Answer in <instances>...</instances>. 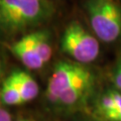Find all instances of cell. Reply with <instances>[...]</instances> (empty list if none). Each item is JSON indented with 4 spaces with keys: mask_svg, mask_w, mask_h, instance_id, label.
I'll return each mask as SVG.
<instances>
[{
    "mask_svg": "<svg viewBox=\"0 0 121 121\" xmlns=\"http://www.w3.org/2000/svg\"><path fill=\"white\" fill-rule=\"evenodd\" d=\"M52 13L50 0H0V32L23 31L45 21Z\"/></svg>",
    "mask_w": 121,
    "mask_h": 121,
    "instance_id": "cell-1",
    "label": "cell"
},
{
    "mask_svg": "<svg viewBox=\"0 0 121 121\" xmlns=\"http://www.w3.org/2000/svg\"><path fill=\"white\" fill-rule=\"evenodd\" d=\"M90 25L95 36L112 43L121 35V8L115 0H88L86 3Z\"/></svg>",
    "mask_w": 121,
    "mask_h": 121,
    "instance_id": "cell-2",
    "label": "cell"
},
{
    "mask_svg": "<svg viewBox=\"0 0 121 121\" xmlns=\"http://www.w3.org/2000/svg\"><path fill=\"white\" fill-rule=\"evenodd\" d=\"M60 48L79 64L94 62L100 52L98 39L86 30L79 21L71 22L64 30L60 39Z\"/></svg>",
    "mask_w": 121,
    "mask_h": 121,
    "instance_id": "cell-3",
    "label": "cell"
},
{
    "mask_svg": "<svg viewBox=\"0 0 121 121\" xmlns=\"http://www.w3.org/2000/svg\"><path fill=\"white\" fill-rule=\"evenodd\" d=\"M93 76L81 64L60 62L55 67L48 83L47 97L52 103H58L59 97L76 84L92 79Z\"/></svg>",
    "mask_w": 121,
    "mask_h": 121,
    "instance_id": "cell-4",
    "label": "cell"
},
{
    "mask_svg": "<svg viewBox=\"0 0 121 121\" xmlns=\"http://www.w3.org/2000/svg\"><path fill=\"white\" fill-rule=\"evenodd\" d=\"M10 51L27 69L39 70L44 65L43 60L36 54L32 44L30 43L27 35L11 44Z\"/></svg>",
    "mask_w": 121,
    "mask_h": 121,
    "instance_id": "cell-5",
    "label": "cell"
},
{
    "mask_svg": "<svg viewBox=\"0 0 121 121\" xmlns=\"http://www.w3.org/2000/svg\"><path fill=\"white\" fill-rule=\"evenodd\" d=\"M11 77L13 78L15 84L17 86L18 91H19L21 98L23 100V103L33 100L39 95V84L26 72H22V71L13 72L11 74Z\"/></svg>",
    "mask_w": 121,
    "mask_h": 121,
    "instance_id": "cell-6",
    "label": "cell"
},
{
    "mask_svg": "<svg viewBox=\"0 0 121 121\" xmlns=\"http://www.w3.org/2000/svg\"><path fill=\"white\" fill-rule=\"evenodd\" d=\"M92 85H93V78L78 83V84H76L69 90H67L66 92H64L59 97L58 103L65 106L76 105L86 96L87 93H89Z\"/></svg>",
    "mask_w": 121,
    "mask_h": 121,
    "instance_id": "cell-7",
    "label": "cell"
},
{
    "mask_svg": "<svg viewBox=\"0 0 121 121\" xmlns=\"http://www.w3.org/2000/svg\"><path fill=\"white\" fill-rule=\"evenodd\" d=\"M30 43L32 44L36 54L40 56L44 64L50 62L52 56V45L48 39V35L45 31H35L28 33Z\"/></svg>",
    "mask_w": 121,
    "mask_h": 121,
    "instance_id": "cell-8",
    "label": "cell"
},
{
    "mask_svg": "<svg viewBox=\"0 0 121 121\" xmlns=\"http://www.w3.org/2000/svg\"><path fill=\"white\" fill-rule=\"evenodd\" d=\"M0 98H1V102L3 104L8 106L20 105L23 103L21 95L11 75L8 76L3 82L1 91H0Z\"/></svg>",
    "mask_w": 121,
    "mask_h": 121,
    "instance_id": "cell-9",
    "label": "cell"
},
{
    "mask_svg": "<svg viewBox=\"0 0 121 121\" xmlns=\"http://www.w3.org/2000/svg\"><path fill=\"white\" fill-rule=\"evenodd\" d=\"M121 107V92L109 91L103 94L98 101V110L102 115Z\"/></svg>",
    "mask_w": 121,
    "mask_h": 121,
    "instance_id": "cell-10",
    "label": "cell"
},
{
    "mask_svg": "<svg viewBox=\"0 0 121 121\" xmlns=\"http://www.w3.org/2000/svg\"><path fill=\"white\" fill-rule=\"evenodd\" d=\"M103 117L109 121H121V107L106 113Z\"/></svg>",
    "mask_w": 121,
    "mask_h": 121,
    "instance_id": "cell-11",
    "label": "cell"
},
{
    "mask_svg": "<svg viewBox=\"0 0 121 121\" xmlns=\"http://www.w3.org/2000/svg\"><path fill=\"white\" fill-rule=\"evenodd\" d=\"M113 79H114V84L117 87V89L121 91V60H119L118 65L116 67Z\"/></svg>",
    "mask_w": 121,
    "mask_h": 121,
    "instance_id": "cell-12",
    "label": "cell"
},
{
    "mask_svg": "<svg viewBox=\"0 0 121 121\" xmlns=\"http://www.w3.org/2000/svg\"><path fill=\"white\" fill-rule=\"evenodd\" d=\"M0 121H11L10 113L1 107H0Z\"/></svg>",
    "mask_w": 121,
    "mask_h": 121,
    "instance_id": "cell-13",
    "label": "cell"
},
{
    "mask_svg": "<svg viewBox=\"0 0 121 121\" xmlns=\"http://www.w3.org/2000/svg\"><path fill=\"white\" fill-rule=\"evenodd\" d=\"M16 121H33L31 119H19V120H16Z\"/></svg>",
    "mask_w": 121,
    "mask_h": 121,
    "instance_id": "cell-14",
    "label": "cell"
}]
</instances>
